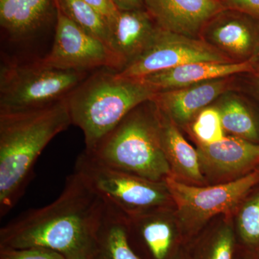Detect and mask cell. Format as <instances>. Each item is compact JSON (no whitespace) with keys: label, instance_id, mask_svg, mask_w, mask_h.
I'll return each mask as SVG.
<instances>
[{"label":"cell","instance_id":"cell-25","mask_svg":"<svg viewBox=\"0 0 259 259\" xmlns=\"http://www.w3.org/2000/svg\"><path fill=\"white\" fill-rule=\"evenodd\" d=\"M233 248L234 238L231 228H223L213 241L207 259H232Z\"/></svg>","mask_w":259,"mask_h":259},{"label":"cell","instance_id":"cell-22","mask_svg":"<svg viewBox=\"0 0 259 259\" xmlns=\"http://www.w3.org/2000/svg\"><path fill=\"white\" fill-rule=\"evenodd\" d=\"M191 129L199 144H214L226 137L220 112L215 106L207 107L199 112L192 122Z\"/></svg>","mask_w":259,"mask_h":259},{"label":"cell","instance_id":"cell-19","mask_svg":"<svg viewBox=\"0 0 259 259\" xmlns=\"http://www.w3.org/2000/svg\"><path fill=\"white\" fill-rule=\"evenodd\" d=\"M230 91L216 100L223 129L233 136L259 144V125L243 97Z\"/></svg>","mask_w":259,"mask_h":259},{"label":"cell","instance_id":"cell-4","mask_svg":"<svg viewBox=\"0 0 259 259\" xmlns=\"http://www.w3.org/2000/svg\"><path fill=\"white\" fill-rule=\"evenodd\" d=\"M87 151L108 166L146 180L164 182L172 176L162 147L157 106L153 100L133 109L93 151Z\"/></svg>","mask_w":259,"mask_h":259},{"label":"cell","instance_id":"cell-3","mask_svg":"<svg viewBox=\"0 0 259 259\" xmlns=\"http://www.w3.org/2000/svg\"><path fill=\"white\" fill-rule=\"evenodd\" d=\"M115 72L96 71L67 97L71 123L82 131L86 151H93L133 109L157 93L139 79Z\"/></svg>","mask_w":259,"mask_h":259},{"label":"cell","instance_id":"cell-20","mask_svg":"<svg viewBox=\"0 0 259 259\" xmlns=\"http://www.w3.org/2000/svg\"><path fill=\"white\" fill-rule=\"evenodd\" d=\"M165 208L153 209L127 217L128 225L139 231L145 245L154 259H165L171 248L173 230L163 215Z\"/></svg>","mask_w":259,"mask_h":259},{"label":"cell","instance_id":"cell-28","mask_svg":"<svg viewBox=\"0 0 259 259\" xmlns=\"http://www.w3.org/2000/svg\"><path fill=\"white\" fill-rule=\"evenodd\" d=\"M119 10L144 9V0H112Z\"/></svg>","mask_w":259,"mask_h":259},{"label":"cell","instance_id":"cell-2","mask_svg":"<svg viewBox=\"0 0 259 259\" xmlns=\"http://www.w3.org/2000/svg\"><path fill=\"white\" fill-rule=\"evenodd\" d=\"M71 124L67 97L35 110L0 112L1 218L25 193L44 148Z\"/></svg>","mask_w":259,"mask_h":259},{"label":"cell","instance_id":"cell-24","mask_svg":"<svg viewBox=\"0 0 259 259\" xmlns=\"http://www.w3.org/2000/svg\"><path fill=\"white\" fill-rule=\"evenodd\" d=\"M0 259H66L59 252L42 247L1 248Z\"/></svg>","mask_w":259,"mask_h":259},{"label":"cell","instance_id":"cell-6","mask_svg":"<svg viewBox=\"0 0 259 259\" xmlns=\"http://www.w3.org/2000/svg\"><path fill=\"white\" fill-rule=\"evenodd\" d=\"M74 171L105 203L111 204L127 217L166 208L173 202L164 182H153L117 169L85 150L76 159Z\"/></svg>","mask_w":259,"mask_h":259},{"label":"cell","instance_id":"cell-13","mask_svg":"<svg viewBox=\"0 0 259 259\" xmlns=\"http://www.w3.org/2000/svg\"><path fill=\"white\" fill-rule=\"evenodd\" d=\"M202 173L215 178L245 175L259 167V144L226 136L212 144L197 143Z\"/></svg>","mask_w":259,"mask_h":259},{"label":"cell","instance_id":"cell-9","mask_svg":"<svg viewBox=\"0 0 259 259\" xmlns=\"http://www.w3.org/2000/svg\"><path fill=\"white\" fill-rule=\"evenodd\" d=\"M197 61L233 62L201 39L158 27L154 36L144 52L115 74L120 77L138 79L158 71Z\"/></svg>","mask_w":259,"mask_h":259},{"label":"cell","instance_id":"cell-14","mask_svg":"<svg viewBox=\"0 0 259 259\" xmlns=\"http://www.w3.org/2000/svg\"><path fill=\"white\" fill-rule=\"evenodd\" d=\"M158 27L145 8L119 11L109 23L108 46L119 58L123 68L144 52Z\"/></svg>","mask_w":259,"mask_h":259},{"label":"cell","instance_id":"cell-8","mask_svg":"<svg viewBox=\"0 0 259 259\" xmlns=\"http://www.w3.org/2000/svg\"><path fill=\"white\" fill-rule=\"evenodd\" d=\"M37 60L49 67L86 72L97 68L117 72L123 68L119 58L105 42L80 28L57 8L52 49Z\"/></svg>","mask_w":259,"mask_h":259},{"label":"cell","instance_id":"cell-1","mask_svg":"<svg viewBox=\"0 0 259 259\" xmlns=\"http://www.w3.org/2000/svg\"><path fill=\"white\" fill-rule=\"evenodd\" d=\"M106 204L74 171L55 201L30 209L0 231L1 248L42 247L66 259H88Z\"/></svg>","mask_w":259,"mask_h":259},{"label":"cell","instance_id":"cell-7","mask_svg":"<svg viewBox=\"0 0 259 259\" xmlns=\"http://www.w3.org/2000/svg\"><path fill=\"white\" fill-rule=\"evenodd\" d=\"M183 222L192 226L205 223L213 216L229 212L259 184V167L227 183L197 187L170 176L164 180Z\"/></svg>","mask_w":259,"mask_h":259},{"label":"cell","instance_id":"cell-15","mask_svg":"<svg viewBox=\"0 0 259 259\" xmlns=\"http://www.w3.org/2000/svg\"><path fill=\"white\" fill-rule=\"evenodd\" d=\"M254 74L250 61L241 63H189L138 78L156 92L175 90L197 83L241 74Z\"/></svg>","mask_w":259,"mask_h":259},{"label":"cell","instance_id":"cell-5","mask_svg":"<svg viewBox=\"0 0 259 259\" xmlns=\"http://www.w3.org/2000/svg\"><path fill=\"white\" fill-rule=\"evenodd\" d=\"M88 76L86 71L55 69L37 60L8 64L0 72V112H22L66 98Z\"/></svg>","mask_w":259,"mask_h":259},{"label":"cell","instance_id":"cell-11","mask_svg":"<svg viewBox=\"0 0 259 259\" xmlns=\"http://www.w3.org/2000/svg\"><path fill=\"white\" fill-rule=\"evenodd\" d=\"M236 88V76H228L156 93L153 101L177 125H185L225 93Z\"/></svg>","mask_w":259,"mask_h":259},{"label":"cell","instance_id":"cell-16","mask_svg":"<svg viewBox=\"0 0 259 259\" xmlns=\"http://www.w3.org/2000/svg\"><path fill=\"white\" fill-rule=\"evenodd\" d=\"M56 14V0H0V25L15 40L31 36Z\"/></svg>","mask_w":259,"mask_h":259},{"label":"cell","instance_id":"cell-21","mask_svg":"<svg viewBox=\"0 0 259 259\" xmlns=\"http://www.w3.org/2000/svg\"><path fill=\"white\" fill-rule=\"evenodd\" d=\"M56 8L69 20L108 46V23L86 2L83 0H56Z\"/></svg>","mask_w":259,"mask_h":259},{"label":"cell","instance_id":"cell-23","mask_svg":"<svg viewBox=\"0 0 259 259\" xmlns=\"http://www.w3.org/2000/svg\"><path fill=\"white\" fill-rule=\"evenodd\" d=\"M240 234L248 244L259 243V193L243 206L238 218Z\"/></svg>","mask_w":259,"mask_h":259},{"label":"cell","instance_id":"cell-26","mask_svg":"<svg viewBox=\"0 0 259 259\" xmlns=\"http://www.w3.org/2000/svg\"><path fill=\"white\" fill-rule=\"evenodd\" d=\"M227 8L241 11L259 20V0H222Z\"/></svg>","mask_w":259,"mask_h":259},{"label":"cell","instance_id":"cell-10","mask_svg":"<svg viewBox=\"0 0 259 259\" xmlns=\"http://www.w3.org/2000/svg\"><path fill=\"white\" fill-rule=\"evenodd\" d=\"M199 39L233 62H245L250 60L259 44V20L226 8L206 23Z\"/></svg>","mask_w":259,"mask_h":259},{"label":"cell","instance_id":"cell-29","mask_svg":"<svg viewBox=\"0 0 259 259\" xmlns=\"http://www.w3.org/2000/svg\"><path fill=\"white\" fill-rule=\"evenodd\" d=\"M249 75L250 77L248 84H249L250 93L259 101V74Z\"/></svg>","mask_w":259,"mask_h":259},{"label":"cell","instance_id":"cell-18","mask_svg":"<svg viewBox=\"0 0 259 259\" xmlns=\"http://www.w3.org/2000/svg\"><path fill=\"white\" fill-rule=\"evenodd\" d=\"M105 204L88 259H141L130 245L127 216Z\"/></svg>","mask_w":259,"mask_h":259},{"label":"cell","instance_id":"cell-12","mask_svg":"<svg viewBox=\"0 0 259 259\" xmlns=\"http://www.w3.org/2000/svg\"><path fill=\"white\" fill-rule=\"evenodd\" d=\"M159 28L195 38L212 17L226 9L222 0H144Z\"/></svg>","mask_w":259,"mask_h":259},{"label":"cell","instance_id":"cell-17","mask_svg":"<svg viewBox=\"0 0 259 259\" xmlns=\"http://www.w3.org/2000/svg\"><path fill=\"white\" fill-rule=\"evenodd\" d=\"M158 111L162 147L169 163L172 176L177 175L197 185L204 183L197 150L187 142L176 123L158 108Z\"/></svg>","mask_w":259,"mask_h":259},{"label":"cell","instance_id":"cell-27","mask_svg":"<svg viewBox=\"0 0 259 259\" xmlns=\"http://www.w3.org/2000/svg\"><path fill=\"white\" fill-rule=\"evenodd\" d=\"M107 20L111 23L118 14L119 10L112 0H83Z\"/></svg>","mask_w":259,"mask_h":259},{"label":"cell","instance_id":"cell-30","mask_svg":"<svg viewBox=\"0 0 259 259\" xmlns=\"http://www.w3.org/2000/svg\"><path fill=\"white\" fill-rule=\"evenodd\" d=\"M250 62L253 68V71H254V74H259V44L256 49H255L254 54H253L252 57L250 59Z\"/></svg>","mask_w":259,"mask_h":259}]
</instances>
